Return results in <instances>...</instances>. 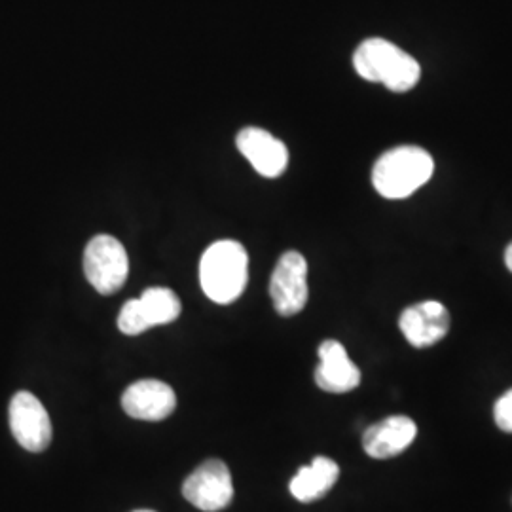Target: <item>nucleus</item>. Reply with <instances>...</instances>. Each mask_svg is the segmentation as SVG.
Wrapping results in <instances>:
<instances>
[{
    "instance_id": "f257e3e1",
    "label": "nucleus",
    "mask_w": 512,
    "mask_h": 512,
    "mask_svg": "<svg viewBox=\"0 0 512 512\" xmlns=\"http://www.w3.org/2000/svg\"><path fill=\"white\" fill-rule=\"evenodd\" d=\"M435 173L433 156L425 148L401 145L382 154L372 167V184L385 200H404L429 183Z\"/></svg>"
},
{
    "instance_id": "f03ea898",
    "label": "nucleus",
    "mask_w": 512,
    "mask_h": 512,
    "mask_svg": "<svg viewBox=\"0 0 512 512\" xmlns=\"http://www.w3.org/2000/svg\"><path fill=\"white\" fill-rule=\"evenodd\" d=\"M353 67L361 78L393 93L410 92L421 78L420 63L385 38H366L353 54Z\"/></svg>"
},
{
    "instance_id": "7ed1b4c3",
    "label": "nucleus",
    "mask_w": 512,
    "mask_h": 512,
    "mask_svg": "<svg viewBox=\"0 0 512 512\" xmlns=\"http://www.w3.org/2000/svg\"><path fill=\"white\" fill-rule=\"evenodd\" d=\"M249 256L234 239H222L207 247L200 262L203 293L215 304H232L247 287Z\"/></svg>"
},
{
    "instance_id": "20e7f679",
    "label": "nucleus",
    "mask_w": 512,
    "mask_h": 512,
    "mask_svg": "<svg viewBox=\"0 0 512 512\" xmlns=\"http://www.w3.org/2000/svg\"><path fill=\"white\" fill-rule=\"evenodd\" d=\"M84 272L99 294L118 293L129 274V258L124 245L107 234H99L84 251Z\"/></svg>"
},
{
    "instance_id": "39448f33",
    "label": "nucleus",
    "mask_w": 512,
    "mask_h": 512,
    "mask_svg": "<svg viewBox=\"0 0 512 512\" xmlns=\"http://www.w3.org/2000/svg\"><path fill=\"white\" fill-rule=\"evenodd\" d=\"M181 310V300L171 289L150 287L139 298L124 304L118 315V329L122 334L139 336L152 327L177 321Z\"/></svg>"
},
{
    "instance_id": "423d86ee",
    "label": "nucleus",
    "mask_w": 512,
    "mask_h": 512,
    "mask_svg": "<svg viewBox=\"0 0 512 512\" xmlns=\"http://www.w3.org/2000/svg\"><path fill=\"white\" fill-rule=\"evenodd\" d=\"M270 296L274 308L283 317H293L308 304V262L298 251H287L275 264Z\"/></svg>"
},
{
    "instance_id": "0eeeda50",
    "label": "nucleus",
    "mask_w": 512,
    "mask_h": 512,
    "mask_svg": "<svg viewBox=\"0 0 512 512\" xmlns=\"http://www.w3.org/2000/svg\"><path fill=\"white\" fill-rule=\"evenodd\" d=\"M183 495L196 509L217 512L226 509L234 499V482L230 469L220 459L202 463L184 480Z\"/></svg>"
},
{
    "instance_id": "6e6552de",
    "label": "nucleus",
    "mask_w": 512,
    "mask_h": 512,
    "mask_svg": "<svg viewBox=\"0 0 512 512\" xmlns=\"http://www.w3.org/2000/svg\"><path fill=\"white\" fill-rule=\"evenodd\" d=\"M10 429L27 452H44L52 442V421L44 404L29 391H19L10 403Z\"/></svg>"
},
{
    "instance_id": "1a4fd4ad",
    "label": "nucleus",
    "mask_w": 512,
    "mask_h": 512,
    "mask_svg": "<svg viewBox=\"0 0 512 512\" xmlns=\"http://www.w3.org/2000/svg\"><path fill=\"white\" fill-rule=\"evenodd\" d=\"M399 327L414 348H429L440 342L450 330V313L437 300H425L401 313Z\"/></svg>"
},
{
    "instance_id": "9d476101",
    "label": "nucleus",
    "mask_w": 512,
    "mask_h": 512,
    "mask_svg": "<svg viewBox=\"0 0 512 512\" xmlns=\"http://www.w3.org/2000/svg\"><path fill=\"white\" fill-rule=\"evenodd\" d=\"M239 152L249 160L262 177L275 179L285 173L289 165V148L262 128H243L239 131Z\"/></svg>"
},
{
    "instance_id": "9b49d317",
    "label": "nucleus",
    "mask_w": 512,
    "mask_h": 512,
    "mask_svg": "<svg viewBox=\"0 0 512 512\" xmlns=\"http://www.w3.org/2000/svg\"><path fill=\"white\" fill-rule=\"evenodd\" d=\"M122 408L135 420L162 421L175 412L177 395L160 380H141L124 391Z\"/></svg>"
},
{
    "instance_id": "f8f14e48",
    "label": "nucleus",
    "mask_w": 512,
    "mask_h": 512,
    "mask_svg": "<svg viewBox=\"0 0 512 512\" xmlns=\"http://www.w3.org/2000/svg\"><path fill=\"white\" fill-rule=\"evenodd\" d=\"M315 384L327 393H349L361 384V370L349 359L348 351L340 342L325 340L319 346Z\"/></svg>"
},
{
    "instance_id": "ddd939ff",
    "label": "nucleus",
    "mask_w": 512,
    "mask_h": 512,
    "mask_svg": "<svg viewBox=\"0 0 512 512\" xmlns=\"http://www.w3.org/2000/svg\"><path fill=\"white\" fill-rule=\"evenodd\" d=\"M418 427L406 416H391L370 425L363 435V448L370 458L389 459L403 454L414 442Z\"/></svg>"
},
{
    "instance_id": "4468645a",
    "label": "nucleus",
    "mask_w": 512,
    "mask_h": 512,
    "mask_svg": "<svg viewBox=\"0 0 512 512\" xmlns=\"http://www.w3.org/2000/svg\"><path fill=\"white\" fill-rule=\"evenodd\" d=\"M338 476H340V467L336 465V461L319 456L294 475L289 484V490L300 503H311L329 494Z\"/></svg>"
},
{
    "instance_id": "2eb2a0df",
    "label": "nucleus",
    "mask_w": 512,
    "mask_h": 512,
    "mask_svg": "<svg viewBox=\"0 0 512 512\" xmlns=\"http://www.w3.org/2000/svg\"><path fill=\"white\" fill-rule=\"evenodd\" d=\"M494 418L501 431L512 433V389L495 403Z\"/></svg>"
},
{
    "instance_id": "dca6fc26",
    "label": "nucleus",
    "mask_w": 512,
    "mask_h": 512,
    "mask_svg": "<svg viewBox=\"0 0 512 512\" xmlns=\"http://www.w3.org/2000/svg\"><path fill=\"white\" fill-rule=\"evenodd\" d=\"M505 264H507L509 272H512V243L507 247V251H505Z\"/></svg>"
},
{
    "instance_id": "f3484780",
    "label": "nucleus",
    "mask_w": 512,
    "mask_h": 512,
    "mask_svg": "<svg viewBox=\"0 0 512 512\" xmlns=\"http://www.w3.org/2000/svg\"><path fill=\"white\" fill-rule=\"evenodd\" d=\"M133 512H154V511H145V509H141V511H133Z\"/></svg>"
}]
</instances>
